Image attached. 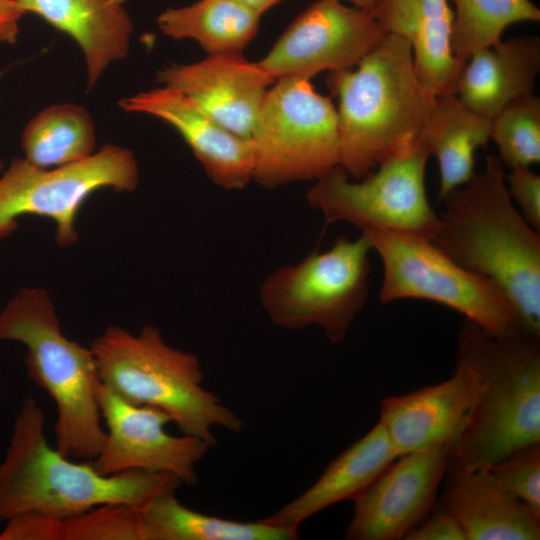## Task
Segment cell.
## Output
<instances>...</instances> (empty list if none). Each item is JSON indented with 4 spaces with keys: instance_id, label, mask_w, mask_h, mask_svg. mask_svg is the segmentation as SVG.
<instances>
[{
    "instance_id": "cell-32",
    "label": "cell",
    "mask_w": 540,
    "mask_h": 540,
    "mask_svg": "<svg viewBox=\"0 0 540 540\" xmlns=\"http://www.w3.org/2000/svg\"><path fill=\"white\" fill-rule=\"evenodd\" d=\"M59 521L39 513H22L6 521L0 540H59Z\"/></svg>"
},
{
    "instance_id": "cell-12",
    "label": "cell",
    "mask_w": 540,
    "mask_h": 540,
    "mask_svg": "<svg viewBox=\"0 0 540 540\" xmlns=\"http://www.w3.org/2000/svg\"><path fill=\"white\" fill-rule=\"evenodd\" d=\"M386 35L371 12L340 0H318L289 25L258 63L275 80H310L323 71L352 69Z\"/></svg>"
},
{
    "instance_id": "cell-30",
    "label": "cell",
    "mask_w": 540,
    "mask_h": 540,
    "mask_svg": "<svg viewBox=\"0 0 540 540\" xmlns=\"http://www.w3.org/2000/svg\"><path fill=\"white\" fill-rule=\"evenodd\" d=\"M502 487L540 518V442L489 467Z\"/></svg>"
},
{
    "instance_id": "cell-5",
    "label": "cell",
    "mask_w": 540,
    "mask_h": 540,
    "mask_svg": "<svg viewBox=\"0 0 540 540\" xmlns=\"http://www.w3.org/2000/svg\"><path fill=\"white\" fill-rule=\"evenodd\" d=\"M23 343L26 372L55 402L56 449L68 458L94 459L106 431L99 377L91 348L67 338L47 291L24 287L0 312V341Z\"/></svg>"
},
{
    "instance_id": "cell-21",
    "label": "cell",
    "mask_w": 540,
    "mask_h": 540,
    "mask_svg": "<svg viewBox=\"0 0 540 540\" xmlns=\"http://www.w3.org/2000/svg\"><path fill=\"white\" fill-rule=\"evenodd\" d=\"M539 71V37L500 40L471 54L455 94L470 109L491 119L512 101L532 94Z\"/></svg>"
},
{
    "instance_id": "cell-33",
    "label": "cell",
    "mask_w": 540,
    "mask_h": 540,
    "mask_svg": "<svg viewBox=\"0 0 540 540\" xmlns=\"http://www.w3.org/2000/svg\"><path fill=\"white\" fill-rule=\"evenodd\" d=\"M407 540H467L455 518L441 503H434L426 518L406 537Z\"/></svg>"
},
{
    "instance_id": "cell-22",
    "label": "cell",
    "mask_w": 540,
    "mask_h": 540,
    "mask_svg": "<svg viewBox=\"0 0 540 540\" xmlns=\"http://www.w3.org/2000/svg\"><path fill=\"white\" fill-rule=\"evenodd\" d=\"M399 457L378 422L336 457L316 482L298 497L263 521L283 527H298L313 515L344 500H354Z\"/></svg>"
},
{
    "instance_id": "cell-10",
    "label": "cell",
    "mask_w": 540,
    "mask_h": 540,
    "mask_svg": "<svg viewBox=\"0 0 540 540\" xmlns=\"http://www.w3.org/2000/svg\"><path fill=\"white\" fill-rule=\"evenodd\" d=\"M430 153L420 138L382 161L360 182L337 166L315 180L306 194L326 224L347 222L364 231L384 230L432 240L439 215L429 204L425 169Z\"/></svg>"
},
{
    "instance_id": "cell-37",
    "label": "cell",
    "mask_w": 540,
    "mask_h": 540,
    "mask_svg": "<svg viewBox=\"0 0 540 540\" xmlns=\"http://www.w3.org/2000/svg\"><path fill=\"white\" fill-rule=\"evenodd\" d=\"M2 74H3V72H0V77L2 76ZM3 167H4V163L0 158V170H2Z\"/></svg>"
},
{
    "instance_id": "cell-29",
    "label": "cell",
    "mask_w": 540,
    "mask_h": 540,
    "mask_svg": "<svg viewBox=\"0 0 540 540\" xmlns=\"http://www.w3.org/2000/svg\"><path fill=\"white\" fill-rule=\"evenodd\" d=\"M59 540H148L140 507L111 503L60 519Z\"/></svg>"
},
{
    "instance_id": "cell-1",
    "label": "cell",
    "mask_w": 540,
    "mask_h": 540,
    "mask_svg": "<svg viewBox=\"0 0 540 540\" xmlns=\"http://www.w3.org/2000/svg\"><path fill=\"white\" fill-rule=\"evenodd\" d=\"M431 242L463 268L495 284L524 331L540 336V235L513 204L500 159L450 191Z\"/></svg>"
},
{
    "instance_id": "cell-9",
    "label": "cell",
    "mask_w": 540,
    "mask_h": 540,
    "mask_svg": "<svg viewBox=\"0 0 540 540\" xmlns=\"http://www.w3.org/2000/svg\"><path fill=\"white\" fill-rule=\"evenodd\" d=\"M381 258L382 303L424 299L450 307L493 335L523 330L503 292L444 254L430 240L384 230L364 231Z\"/></svg>"
},
{
    "instance_id": "cell-11",
    "label": "cell",
    "mask_w": 540,
    "mask_h": 540,
    "mask_svg": "<svg viewBox=\"0 0 540 540\" xmlns=\"http://www.w3.org/2000/svg\"><path fill=\"white\" fill-rule=\"evenodd\" d=\"M138 183L134 153L114 144H105L81 161L50 169L14 158L0 177V240L18 228L19 217L34 215L55 222L59 247L74 245L79 240L78 212L92 193L104 188L132 192Z\"/></svg>"
},
{
    "instance_id": "cell-19",
    "label": "cell",
    "mask_w": 540,
    "mask_h": 540,
    "mask_svg": "<svg viewBox=\"0 0 540 540\" xmlns=\"http://www.w3.org/2000/svg\"><path fill=\"white\" fill-rule=\"evenodd\" d=\"M440 503L467 540H538L540 518L509 494L489 468L448 469Z\"/></svg>"
},
{
    "instance_id": "cell-16",
    "label": "cell",
    "mask_w": 540,
    "mask_h": 540,
    "mask_svg": "<svg viewBox=\"0 0 540 540\" xmlns=\"http://www.w3.org/2000/svg\"><path fill=\"white\" fill-rule=\"evenodd\" d=\"M157 81L182 93L230 132L250 140L268 87L276 80L242 53H222L166 66L158 71Z\"/></svg>"
},
{
    "instance_id": "cell-3",
    "label": "cell",
    "mask_w": 540,
    "mask_h": 540,
    "mask_svg": "<svg viewBox=\"0 0 540 540\" xmlns=\"http://www.w3.org/2000/svg\"><path fill=\"white\" fill-rule=\"evenodd\" d=\"M355 70L331 71L338 97L339 166L362 179L387 158L417 141L435 97L419 83L410 43L385 38Z\"/></svg>"
},
{
    "instance_id": "cell-18",
    "label": "cell",
    "mask_w": 540,
    "mask_h": 540,
    "mask_svg": "<svg viewBox=\"0 0 540 540\" xmlns=\"http://www.w3.org/2000/svg\"><path fill=\"white\" fill-rule=\"evenodd\" d=\"M371 13L386 34L410 43L417 79L429 95L455 94L466 62L452 50L448 0H379Z\"/></svg>"
},
{
    "instance_id": "cell-14",
    "label": "cell",
    "mask_w": 540,
    "mask_h": 540,
    "mask_svg": "<svg viewBox=\"0 0 540 540\" xmlns=\"http://www.w3.org/2000/svg\"><path fill=\"white\" fill-rule=\"evenodd\" d=\"M451 453L449 446L435 445L397 457L353 500L354 514L345 538L405 539L433 507Z\"/></svg>"
},
{
    "instance_id": "cell-35",
    "label": "cell",
    "mask_w": 540,
    "mask_h": 540,
    "mask_svg": "<svg viewBox=\"0 0 540 540\" xmlns=\"http://www.w3.org/2000/svg\"><path fill=\"white\" fill-rule=\"evenodd\" d=\"M255 13L262 15L281 0H235Z\"/></svg>"
},
{
    "instance_id": "cell-7",
    "label": "cell",
    "mask_w": 540,
    "mask_h": 540,
    "mask_svg": "<svg viewBox=\"0 0 540 540\" xmlns=\"http://www.w3.org/2000/svg\"><path fill=\"white\" fill-rule=\"evenodd\" d=\"M372 250L365 232L354 240L340 236L328 250L273 271L259 291L268 317L292 330L317 325L340 342L366 304Z\"/></svg>"
},
{
    "instance_id": "cell-31",
    "label": "cell",
    "mask_w": 540,
    "mask_h": 540,
    "mask_svg": "<svg viewBox=\"0 0 540 540\" xmlns=\"http://www.w3.org/2000/svg\"><path fill=\"white\" fill-rule=\"evenodd\" d=\"M511 199L517 203L526 222L540 231V176L528 166L511 168L506 176Z\"/></svg>"
},
{
    "instance_id": "cell-24",
    "label": "cell",
    "mask_w": 540,
    "mask_h": 540,
    "mask_svg": "<svg viewBox=\"0 0 540 540\" xmlns=\"http://www.w3.org/2000/svg\"><path fill=\"white\" fill-rule=\"evenodd\" d=\"M174 492H161L140 507L148 540L297 539L298 529L263 520L233 521L192 510L181 504Z\"/></svg>"
},
{
    "instance_id": "cell-8",
    "label": "cell",
    "mask_w": 540,
    "mask_h": 540,
    "mask_svg": "<svg viewBox=\"0 0 540 540\" xmlns=\"http://www.w3.org/2000/svg\"><path fill=\"white\" fill-rule=\"evenodd\" d=\"M268 89L250 141L253 181L267 188L317 180L339 166L337 110L310 80L284 78Z\"/></svg>"
},
{
    "instance_id": "cell-28",
    "label": "cell",
    "mask_w": 540,
    "mask_h": 540,
    "mask_svg": "<svg viewBox=\"0 0 540 540\" xmlns=\"http://www.w3.org/2000/svg\"><path fill=\"white\" fill-rule=\"evenodd\" d=\"M490 139L496 143L503 165L514 168L539 163V97L525 95L500 110L491 118Z\"/></svg>"
},
{
    "instance_id": "cell-15",
    "label": "cell",
    "mask_w": 540,
    "mask_h": 540,
    "mask_svg": "<svg viewBox=\"0 0 540 540\" xmlns=\"http://www.w3.org/2000/svg\"><path fill=\"white\" fill-rule=\"evenodd\" d=\"M480 386L478 367L458 346L453 375L438 384L382 400L379 422L398 456L459 441Z\"/></svg>"
},
{
    "instance_id": "cell-34",
    "label": "cell",
    "mask_w": 540,
    "mask_h": 540,
    "mask_svg": "<svg viewBox=\"0 0 540 540\" xmlns=\"http://www.w3.org/2000/svg\"><path fill=\"white\" fill-rule=\"evenodd\" d=\"M23 15L15 0H0V42L14 44L17 41Z\"/></svg>"
},
{
    "instance_id": "cell-13",
    "label": "cell",
    "mask_w": 540,
    "mask_h": 540,
    "mask_svg": "<svg viewBox=\"0 0 540 540\" xmlns=\"http://www.w3.org/2000/svg\"><path fill=\"white\" fill-rule=\"evenodd\" d=\"M99 406L106 438L91 460L102 475L131 470L165 472L182 483L197 482L195 466L212 448L207 442L182 434L173 436L165 427L170 416L154 407L131 404L101 384Z\"/></svg>"
},
{
    "instance_id": "cell-17",
    "label": "cell",
    "mask_w": 540,
    "mask_h": 540,
    "mask_svg": "<svg viewBox=\"0 0 540 540\" xmlns=\"http://www.w3.org/2000/svg\"><path fill=\"white\" fill-rule=\"evenodd\" d=\"M118 106L171 125L217 186L238 190L253 181L251 141L224 128L182 93L163 86L125 97Z\"/></svg>"
},
{
    "instance_id": "cell-20",
    "label": "cell",
    "mask_w": 540,
    "mask_h": 540,
    "mask_svg": "<svg viewBox=\"0 0 540 540\" xmlns=\"http://www.w3.org/2000/svg\"><path fill=\"white\" fill-rule=\"evenodd\" d=\"M15 2L24 14L40 16L78 44L86 62L88 89L112 63L123 60L129 53L133 24L120 0Z\"/></svg>"
},
{
    "instance_id": "cell-4",
    "label": "cell",
    "mask_w": 540,
    "mask_h": 540,
    "mask_svg": "<svg viewBox=\"0 0 540 540\" xmlns=\"http://www.w3.org/2000/svg\"><path fill=\"white\" fill-rule=\"evenodd\" d=\"M458 346L476 363L480 386L448 469L489 468L539 443L540 336L493 335L465 319Z\"/></svg>"
},
{
    "instance_id": "cell-25",
    "label": "cell",
    "mask_w": 540,
    "mask_h": 540,
    "mask_svg": "<svg viewBox=\"0 0 540 540\" xmlns=\"http://www.w3.org/2000/svg\"><path fill=\"white\" fill-rule=\"evenodd\" d=\"M260 17L235 0H198L167 8L157 25L170 38L198 42L208 54L242 53L255 37Z\"/></svg>"
},
{
    "instance_id": "cell-27",
    "label": "cell",
    "mask_w": 540,
    "mask_h": 540,
    "mask_svg": "<svg viewBox=\"0 0 540 540\" xmlns=\"http://www.w3.org/2000/svg\"><path fill=\"white\" fill-rule=\"evenodd\" d=\"M455 5L452 50L466 62L477 49L501 40L511 24L540 20V9L531 0H451Z\"/></svg>"
},
{
    "instance_id": "cell-23",
    "label": "cell",
    "mask_w": 540,
    "mask_h": 540,
    "mask_svg": "<svg viewBox=\"0 0 540 540\" xmlns=\"http://www.w3.org/2000/svg\"><path fill=\"white\" fill-rule=\"evenodd\" d=\"M490 122L454 93L434 98L419 138L438 161L439 201L474 175V154L488 143Z\"/></svg>"
},
{
    "instance_id": "cell-6",
    "label": "cell",
    "mask_w": 540,
    "mask_h": 540,
    "mask_svg": "<svg viewBox=\"0 0 540 540\" xmlns=\"http://www.w3.org/2000/svg\"><path fill=\"white\" fill-rule=\"evenodd\" d=\"M101 384L121 399L166 412L184 435L216 445L215 426L234 433L243 420L203 387L199 358L168 345L151 325L132 334L108 326L90 345Z\"/></svg>"
},
{
    "instance_id": "cell-36",
    "label": "cell",
    "mask_w": 540,
    "mask_h": 540,
    "mask_svg": "<svg viewBox=\"0 0 540 540\" xmlns=\"http://www.w3.org/2000/svg\"><path fill=\"white\" fill-rule=\"evenodd\" d=\"M355 4L356 7L372 12L376 7L379 0H349Z\"/></svg>"
},
{
    "instance_id": "cell-2",
    "label": "cell",
    "mask_w": 540,
    "mask_h": 540,
    "mask_svg": "<svg viewBox=\"0 0 540 540\" xmlns=\"http://www.w3.org/2000/svg\"><path fill=\"white\" fill-rule=\"evenodd\" d=\"M181 484L170 473L131 470L102 475L91 461L72 462L49 445L43 410L28 397L0 462V522L30 512L65 519L111 503L141 507Z\"/></svg>"
},
{
    "instance_id": "cell-26",
    "label": "cell",
    "mask_w": 540,
    "mask_h": 540,
    "mask_svg": "<svg viewBox=\"0 0 540 540\" xmlns=\"http://www.w3.org/2000/svg\"><path fill=\"white\" fill-rule=\"evenodd\" d=\"M25 159L50 169L72 164L94 153L95 125L88 110L74 103H59L37 113L21 135Z\"/></svg>"
}]
</instances>
